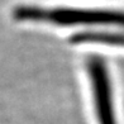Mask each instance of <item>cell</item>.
<instances>
[{"instance_id": "3957f363", "label": "cell", "mask_w": 124, "mask_h": 124, "mask_svg": "<svg viewBox=\"0 0 124 124\" xmlns=\"http://www.w3.org/2000/svg\"><path fill=\"white\" fill-rule=\"evenodd\" d=\"M74 44H106V46L124 47V33H101L84 32L77 33L70 38Z\"/></svg>"}, {"instance_id": "6da1fadb", "label": "cell", "mask_w": 124, "mask_h": 124, "mask_svg": "<svg viewBox=\"0 0 124 124\" xmlns=\"http://www.w3.org/2000/svg\"><path fill=\"white\" fill-rule=\"evenodd\" d=\"M13 18L18 22L49 23L60 27L76 25H115L124 27V10L90 9L37 5H18L13 9Z\"/></svg>"}, {"instance_id": "7a4b0ae2", "label": "cell", "mask_w": 124, "mask_h": 124, "mask_svg": "<svg viewBox=\"0 0 124 124\" xmlns=\"http://www.w3.org/2000/svg\"><path fill=\"white\" fill-rule=\"evenodd\" d=\"M86 69L93 89L94 106L95 111H96L98 123L118 124L114 103H113V91L109 71L105 61L98 56L89 57L86 62Z\"/></svg>"}]
</instances>
